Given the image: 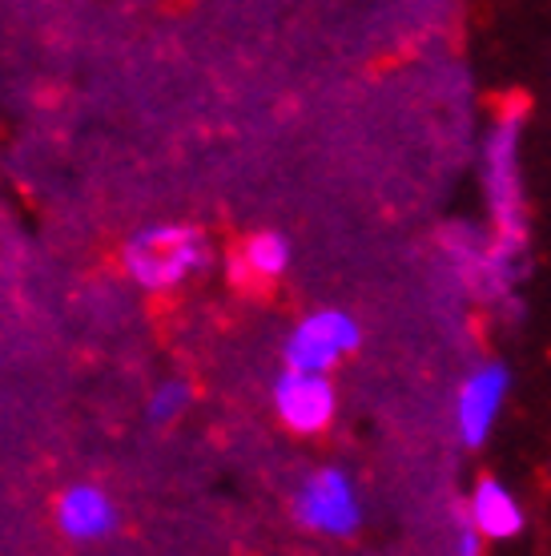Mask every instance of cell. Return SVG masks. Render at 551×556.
<instances>
[{
    "label": "cell",
    "mask_w": 551,
    "mask_h": 556,
    "mask_svg": "<svg viewBox=\"0 0 551 556\" xmlns=\"http://www.w3.org/2000/svg\"><path fill=\"white\" fill-rule=\"evenodd\" d=\"M359 343V319L350 311H338V306H322V311H310L306 319L294 323V331L286 334V348H282V359H286V371L331 379L334 367L346 355H355Z\"/></svg>",
    "instance_id": "obj_3"
},
{
    "label": "cell",
    "mask_w": 551,
    "mask_h": 556,
    "mask_svg": "<svg viewBox=\"0 0 551 556\" xmlns=\"http://www.w3.org/2000/svg\"><path fill=\"white\" fill-rule=\"evenodd\" d=\"M459 556H479V536L471 529L459 532Z\"/></svg>",
    "instance_id": "obj_11"
},
{
    "label": "cell",
    "mask_w": 551,
    "mask_h": 556,
    "mask_svg": "<svg viewBox=\"0 0 551 556\" xmlns=\"http://www.w3.org/2000/svg\"><path fill=\"white\" fill-rule=\"evenodd\" d=\"M209 238L197 226L185 223H153L141 226L125 238L121 247V270L141 291L166 294L185 287L209 266Z\"/></svg>",
    "instance_id": "obj_1"
},
{
    "label": "cell",
    "mask_w": 551,
    "mask_h": 556,
    "mask_svg": "<svg viewBox=\"0 0 551 556\" xmlns=\"http://www.w3.org/2000/svg\"><path fill=\"white\" fill-rule=\"evenodd\" d=\"M190 407H193V383L190 379H162V383L150 391L145 416H150V424H157V428H169V424H178Z\"/></svg>",
    "instance_id": "obj_10"
},
{
    "label": "cell",
    "mask_w": 551,
    "mask_h": 556,
    "mask_svg": "<svg viewBox=\"0 0 551 556\" xmlns=\"http://www.w3.org/2000/svg\"><path fill=\"white\" fill-rule=\"evenodd\" d=\"M53 520L61 536L73 544H97V541H110L117 525H121V508L113 501L110 492L101 484H69L53 504Z\"/></svg>",
    "instance_id": "obj_7"
},
{
    "label": "cell",
    "mask_w": 551,
    "mask_h": 556,
    "mask_svg": "<svg viewBox=\"0 0 551 556\" xmlns=\"http://www.w3.org/2000/svg\"><path fill=\"white\" fill-rule=\"evenodd\" d=\"M520 134H524V117L508 113L499 117L496 129L487 134L483 146V181H487V202L496 214L499 251L524 254L527 247V202H524V174H520Z\"/></svg>",
    "instance_id": "obj_2"
},
{
    "label": "cell",
    "mask_w": 551,
    "mask_h": 556,
    "mask_svg": "<svg viewBox=\"0 0 551 556\" xmlns=\"http://www.w3.org/2000/svg\"><path fill=\"white\" fill-rule=\"evenodd\" d=\"M274 412L294 435H318L338 416V388L326 376L282 371L274 383Z\"/></svg>",
    "instance_id": "obj_5"
},
{
    "label": "cell",
    "mask_w": 551,
    "mask_h": 556,
    "mask_svg": "<svg viewBox=\"0 0 551 556\" xmlns=\"http://www.w3.org/2000/svg\"><path fill=\"white\" fill-rule=\"evenodd\" d=\"M527 525L524 504L515 501V492L508 484H499L496 476H483L467 501V529L479 541H511L520 536Z\"/></svg>",
    "instance_id": "obj_8"
},
{
    "label": "cell",
    "mask_w": 551,
    "mask_h": 556,
    "mask_svg": "<svg viewBox=\"0 0 551 556\" xmlns=\"http://www.w3.org/2000/svg\"><path fill=\"white\" fill-rule=\"evenodd\" d=\"M286 266H290L286 235L258 230V235H249L246 242H242V251H238V258L230 263V270L238 275V282H242V278H262V282H270V278L286 275Z\"/></svg>",
    "instance_id": "obj_9"
},
{
    "label": "cell",
    "mask_w": 551,
    "mask_h": 556,
    "mask_svg": "<svg viewBox=\"0 0 551 556\" xmlns=\"http://www.w3.org/2000/svg\"><path fill=\"white\" fill-rule=\"evenodd\" d=\"M290 513L306 532L318 536H355L362 529V501L343 468H318L298 484Z\"/></svg>",
    "instance_id": "obj_4"
},
{
    "label": "cell",
    "mask_w": 551,
    "mask_h": 556,
    "mask_svg": "<svg viewBox=\"0 0 551 556\" xmlns=\"http://www.w3.org/2000/svg\"><path fill=\"white\" fill-rule=\"evenodd\" d=\"M508 391H511V371L503 363H483V367H475V371L463 379L459 400H456V424H459V440H463V444L483 447L491 440Z\"/></svg>",
    "instance_id": "obj_6"
}]
</instances>
